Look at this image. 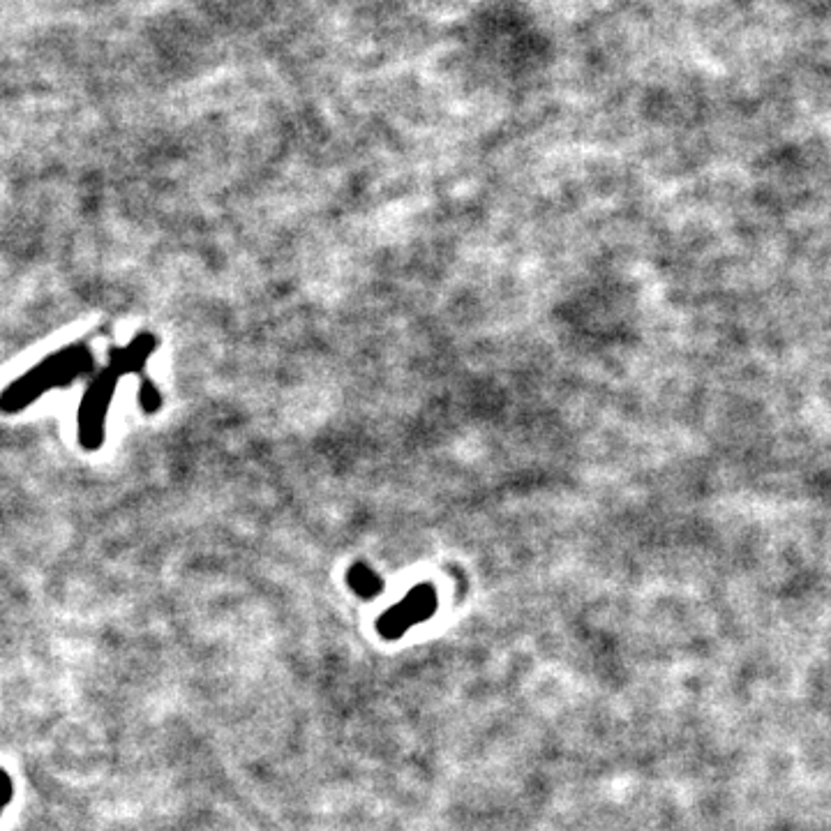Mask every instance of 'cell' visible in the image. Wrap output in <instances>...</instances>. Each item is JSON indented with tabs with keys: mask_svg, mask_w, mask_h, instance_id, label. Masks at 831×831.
Masks as SVG:
<instances>
[{
	"mask_svg": "<svg viewBox=\"0 0 831 831\" xmlns=\"http://www.w3.org/2000/svg\"><path fill=\"white\" fill-rule=\"evenodd\" d=\"M93 354L86 344H67L61 351L51 354L33 365L26 374L14 379L10 386L0 393V411L3 414H19L40 400L44 393L54 388H67L74 381L93 372Z\"/></svg>",
	"mask_w": 831,
	"mask_h": 831,
	"instance_id": "6da1fadb",
	"label": "cell"
},
{
	"mask_svg": "<svg viewBox=\"0 0 831 831\" xmlns=\"http://www.w3.org/2000/svg\"><path fill=\"white\" fill-rule=\"evenodd\" d=\"M434 608H437V596H434L432 587H416L407 598H402L398 605H393L379 619V633L388 640L400 638L418 621L430 619Z\"/></svg>",
	"mask_w": 831,
	"mask_h": 831,
	"instance_id": "3957f363",
	"label": "cell"
},
{
	"mask_svg": "<svg viewBox=\"0 0 831 831\" xmlns=\"http://www.w3.org/2000/svg\"><path fill=\"white\" fill-rule=\"evenodd\" d=\"M118 379H121V374L107 365V368L95 372V377L88 381L77 414V434L84 451H97L102 446L104 425H107V414L111 400H114Z\"/></svg>",
	"mask_w": 831,
	"mask_h": 831,
	"instance_id": "7a4b0ae2",
	"label": "cell"
},
{
	"mask_svg": "<svg viewBox=\"0 0 831 831\" xmlns=\"http://www.w3.org/2000/svg\"><path fill=\"white\" fill-rule=\"evenodd\" d=\"M349 585L354 587V591L358 596H377L381 591V580L377 578V573H372L368 566H354L349 571Z\"/></svg>",
	"mask_w": 831,
	"mask_h": 831,
	"instance_id": "5b68a950",
	"label": "cell"
},
{
	"mask_svg": "<svg viewBox=\"0 0 831 831\" xmlns=\"http://www.w3.org/2000/svg\"><path fill=\"white\" fill-rule=\"evenodd\" d=\"M155 342L151 335H139L132 344H127L125 349H111L109 354V368H114L118 374L134 372L144 368L148 356L153 354Z\"/></svg>",
	"mask_w": 831,
	"mask_h": 831,
	"instance_id": "277c9868",
	"label": "cell"
},
{
	"mask_svg": "<svg viewBox=\"0 0 831 831\" xmlns=\"http://www.w3.org/2000/svg\"><path fill=\"white\" fill-rule=\"evenodd\" d=\"M10 799H12V781L5 771H0V806L5 808V804Z\"/></svg>",
	"mask_w": 831,
	"mask_h": 831,
	"instance_id": "52a82bcc",
	"label": "cell"
},
{
	"mask_svg": "<svg viewBox=\"0 0 831 831\" xmlns=\"http://www.w3.org/2000/svg\"><path fill=\"white\" fill-rule=\"evenodd\" d=\"M141 407H144V411H157V407H160V393L155 391V386L153 384H144V388H141Z\"/></svg>",
	"mask_w": 831,
	"mask_h": 831,
	"instance_id": "8992f818",
	"label": "cell"
},
{
	"mask_svg": "<svg viewBox=\"0 0 831 831\" xmlns=\"http://www.w3.org/2000/svg\"><path fill=\"white\" fill-rule=\"evenodd\" d=\"M0 815H3V806H0Z\"/></svg>",
	"mask_w": 831,
	"mask_h": 831,
	"instance_id": "ba28073f",
	"label": "cell"
}]
</instances>
